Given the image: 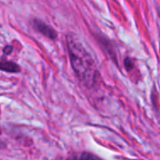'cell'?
Here are the masks:
<instances>
[{
  "instance_id": "6da1fadb",
  "label": "cell",
  "mask_w": 160,
  "mask_h": 160,
  "mask_svg": "<svg viewBox=\"0 0 160 160\" xmlns=\"http://www.w3.org/2000/svg\"><path fill=\"white\" fill-rule=\"evenodd\" d=\"M67 45L71 66L77 77L85 86H93L97 81L98 68L92 54L75 34L67 36Z\"/></svg>"
},
{
  "instance_id": "277c9868",
  "label": "cell",
  "mask_w": 160,
  "mask_h": 160,
  "mask_svg": "<svg viewBox=\"0 0 160 160\" xmlns=\"http://www.w3.org/2000/svg\"><path fill=\"white\" fill-rule=\"evenodd\" d=\"M68 160H102L98 158L95 155H92L90 153H81V154H75L69 157Z\"/></svg>"
},
{
  "instance_id": "3957f363",
  "label": "cell",
  "mask_w": 160,
  "mask_h": 160,
  "mask_svg": "<svg viewBox=\"0 0 160 160\" xmlns=\"http://www.w3.org/2000/svg\"><path fill=\"white\" fill-rule=\"evenodd\" d=\"M0 70L7 71V72H19L20 71V67L13 63V62H8V61H0Z\"/></svg>"
},
{
  "instance_id": "7a4b0ae2",
  "label": "cell",
  "mask_w": 160,
  "mask_h": 160,
  "mask_svg": "<svg viewBox=\"0 0 160 160\" xmlns=\"http://www.w3.org/2000/svg\"><path fill=\"white\" fill-rule=\"evenodd\" d=\"M33 26L40 34L44 35L45 37H47L51 39H55L57 37V33L54 31V29L52 27H51L50 25L46 24L45 22H43L42 21L34 20L33 21Z\"/></svg>"
}]
</instances>
